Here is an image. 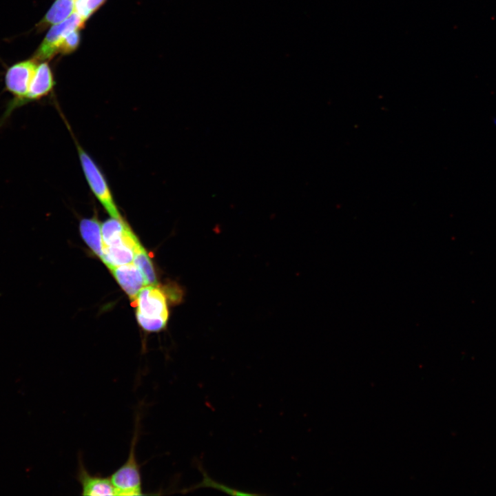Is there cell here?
Returning <instances> with one entry per match:
<instances>
[{"mask_svg": "<svg viewBox=\"0 0 496 496\" xmlns=\"http://www.w3.org/2000/svg\"><path fill=\"white\" fill-rule=\"evenodd\" d=\"M133 262L142 273L146 285H158L151 258L141 243L134 249Z\"/></svg>", "mask_w": 496, "mask_h": 496, "instance_id": "cell-13", "label": "cell"}, {"mask_svg": "<svg viewBox=\"0 0 496 496\" xmlns=\"http://www.w3.org/2000/svg\"><path fill=\"white\" fill-rule=\"evenodd\" d=\"M76 479L81 485L82 495H116L110 478L90 473L84 466L80 455H79Z\"/></svg>", "mask_w": 496, "mask_h": 496, "instance_id": "cell-7", "label": "cell"}, {"mask_svg": "<svg viewBox=\"0 0 496 496\" xmlns=\"http://www.w3.org/2000/svg\"><path fill=\"white\" fill-rule=\"evenodd\" d=\"M110 270L122 289L132 300H135L140 291L147 286L142 273L134 264H125L112 267Z\"/></svg>", "mask_w": 496, "mask_h": 496, "instance_id": "cell-9", "label": "cell"}, {"mask_svg": "<svg viewBox=\"0 0 496 496\" xmlns=\"http://www.w3.org/2000/svg\"><path fill=\"white\" fill-rule=\"evenodd\" d=\"M75 0H55L51 8L37 25L38 30L60 23L74 11Z\"/></svg>", "mask_w": 496, "mask_h": 496, "instance_id": "cell-11", "label": "cell"}, {"mask_svg": "<svg viewBox=\"0 0 496 496\" xmlns=\"http://www.w3.org/2000/svg\"><path fill=\"white\" fill-rule=\"evenodd\" d=\"M139 413L136 419L135 429L132 439L129 455L126 462L110 477L116 495H143L141 474L136 460L135 447L139 433Z\"/></svg>", "mask_w": 496, "mask_h": 496, "instance_id": "cell-2", "label": "cell"}, {"mask_svg": "<svg viewBox=\"0 0 496 496\" xmlns=\"http://www.w3.org/2000/svg\"><path fill=\"white\" fill-rule=\"evenodd\" d=\"M75 142L81 165L92 192L112 218L123 220L103 174L90 155Z\"/></svg>", "mask_w": 496, "mask_h": 496, "instance_id": "cell-3", "label": "cell"}, {"mask_svg": "<svg viewBox=\"0 0 496 496\" xmlns=\"http://www.w3.org/2000/svg\"><path fill=\"white\" fill-rule=\"evenodd\" d=\"M38 61L29 59L19 61L9 67L5 74V90L12 96L8 101L0 117V127L4 125L12 114L20 108L36 72Z\"/></svg>", "mask_w": 496, "mask_h": 496, "instance_id": "cell-1", "label": "cell"}, {"mask_svg": "<svg viewBox=\"0 0 496 496\" xmlns=\"http://www.w3.org/2000/svg\"><path fill=\"white\" fill-rule=\"evenodd\" d=\"M128 225L123 220L110 218L101 225L103 245H108L123 236Z\"/></svg>", "mask_w": 496, "mask_h": 496, "instance_id": "cell-14", "label": "cell"}, {"mask_svg": "<svg viewBox=\"0 0 496 496\" xmlns=\"http://www.w3.org/2000/svg\"><path fill=\"white\" fill-rule=\"evenodd\" d=\"M140 244L130 227L123 236L108 245L103 246L102 260L110 269L112 267L132 263L134 249Z\"/></svg>", "mask_w": 496, "mask_h": 496, "instance_id": "cell-6", "label": "cell"}, {"mask_svg": "<svg viewBox=\"0 0 496 496\" xmlns=\"http://www.w3.org/2000/svg\"><path fill=\"white\" fill-rule=\"evenodd\" d=\"M55 85L54 76L48 62L38 64L28 92L20 103V107L47 96Z\"/></svg>", "mask_w": 496, "mask_h": 496, "instance_id": "cell-8", "label": "cell"}, {"mask_svg": "<svg viewBox=\"0 0 496 496\" xmlns=\"http://www.w3.org/2000/svg\"><path fill=\"white\" fill-rule=\"evenodd\" d=\"M196 467L200 471L203 476V479L201 481V482L195 484L188 488H186L183 490V493H187L190 491L196 490L200 488H215L218 490H221L227 494L232 495H258L260 494L258 493H249L247 491H242L241 490H238L235 488H232L231 487H229L225 484H220L211 478L208 475L206 471L203 468V465L200 464V462H196Z\"/></svg>", "mask_w": 496, "mask_h": 496, "instance_id": "cell-12", "label": "cell"}, {"mask_svg": "<svg viewBox=\"0 0 496 496\" xmlns=\"http://www.w3.org/2000/svg\"><path fill=\"white\" fill-rule=\"evenodd\" d=\"M79 229L84 241L102 260L103 252L101 225L99 220L94 217L83 219L80 223Z\"/></svg>", "mask_w": 496, "mask_h": 496, "instance_id": "cell-10", "label": "cell"}, {"mask_svg": "<svg viewBox=\"0 0 496 496\" xmlns=\"http://www.w3.org/2000/svg\"><path fill=\"white\" fill-rule=\"evenodd\" d=\"M136 315L167 321L168 309L164 293L156 286H145L136 298Z\"/></svg>", "mask_w": 496, "mask_h": 496, "instance_id": "cell-5", "label": "cell"}, {"mask_svg": "<svg viewBox=\"0 0 496 496\" xmlns=\"http://www.w3.org/2000/svg\"><path fill=\"white\" fill-rule=\"evenodd\" d=\"M83 21L75 12L63 22L52 26L32 57L37 61L51 59L58 53L59 45L70 32L83 28Z\"/></svg>", "mask_w": 496, "mask_h": 496, "instance_id": "cell-4", "label": "cell"}, {"mask_svg": "<svg viewBox=\"0 0 496 496\" xmlns=\"http://www.w3.org/2000/svg\"><path fill=\"white\" fill-rule=\"evenodd\" d=\"M80 41V34L78 30L68 34L61 41L58 52L68 54L73 52L78 47Z\"/></svg>", "mask_w": 496, "mask_h": 496, "instance_id": "cell-15", "label": "cell"}, {"mask_svg": "<svg viewBox=\"0 0 496 496\" xmlns=\"http://www.w3.org/2000/svg\"><path fill=\"white\" fill-rule=\"evenodd\" d=\"M105 1V0H85L87 8L91 14L95 12Z\"/></svg>", "mask_w": 496, "mask_h": 496, "instance_id": "cell-17", "label": "cell"}, {"mask_svg": "<svg viewBox=\"0 0 496 496\" xmlns=\"http://www.w3.org/2000/svg\"><path fill=\"white\" fill-rule=\"evenodd\" d=\"M74 11L85 21L91 15L87 8L85 0H75Z\"/></svg>", "mask_w": 496, "mask_h": 496, "instance_id": "cell-16", "label": "cell"}]
</instances>
